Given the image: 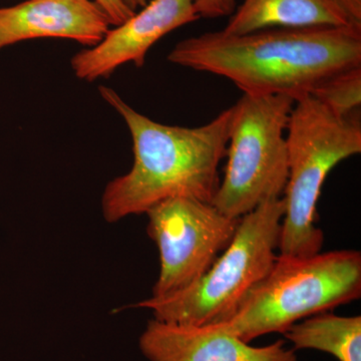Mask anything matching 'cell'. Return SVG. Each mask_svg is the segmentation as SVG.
I'll use <instances>...</instances> for the list:
<instances>
[{
    "label": "cell",
    "instance_id": "obj_1",
    "mask_svg": "<svg viewBox=\"0 0 361 361\" xmlns=\"http://www.w3.org/2000/svg\"><path fill=\"white\" fill-rule=\"evenodd\" d=\"M174 65L227 78L246 94H310L325 78L361 66V26L205 32L178 42Z\"/></svg>",
    "mask_w": 361,
    "mask_h": 361
},
{
    "label": "cell",
    "instance_id": "obj_2",
    "mask_svg": "<svg viewBox=\"0 0 361 361\" xmlns=\"http://www.w3.org/2000/svg\"><path fill=\"white\" fill-rule=\"evenodd\" d=\"M99 90L127 125L134 152L132 169L104 189L102 210L106 222L146 214L176 197L212 202L227 153L232 108L200 127H178L142 115L111 87L102 85Z\"/></svg>",
    "mask_w": 361,
    "mask_h": 361
},
{
    "label": "cell",
    "instance_id": "obj_3",
    "mask_svg": "<svg viewBox=\"0 0 361 361\" xmlns=\"http://www.w3.org/2000/svg\"><path fill=\"white\" fill-rule=\"evenodd\" d=\"M288 179L278 255L307 257L322 251L324 233L316 226L317 204L327 176L361 153L357 111L338 115L310 94L296 99L286 130Z\"/></svg>",
    "mask_w": 361,
    "mask_h": 361
},
{
    "label": "cell",
    "instance_id": "obj_4",
    "mask_svg": "<svg viewBox=\"0 0 361 361\" xmlns=\"http://www.w3.org/2000/svg\"><path fill=\"white\" fill-rule=\"evenodd\" d=\"M360 296V251L319 252L307 257L277 255L269 272L236 310L215 324L250 343L266 334H283L305 318Z\"/></svg>",
    "mask_w": 361,
    "mask_h": 361
},
{
    "label": "cell",
    "instance_id": "obj_5",
    "mask_svg": "<svg viewBox=\"0 0 361 361\" xmlns=\"http://www.w3.org/2000/svg\"><path fill=\"white\" fill-rule=\"evenodd\" d=\"M283 216V199L265 201L240 218L232 241L196 283L170 295L152 296L134 307L174 324L224 322L274 264Z\"/></svg>",
    "mask_w": 361,
    "mask_h": 361
},
{
    "label": "cell",
    "instance_id": "obj_6",
    "mask_svg": "<svg viewBox=\"0 0 361 361\" xmlns=\"http://www.w3.org/2000/svg\"><path fill=\"white\" fill-rule=\"evenodd\" d=\"M295 99L243 94L232 106L227 165L211 204L240 219L270 199L281 198L288 179L286 130Z\"/></svg>",
    "mask_w": 361,
    "mask_h": 361
},
{
    "label": "cell",
    "instance_id": "obj_7",
    "mask_svg": "<svg viewBox=\"0 0 361 361\" xmlns=\"http://www.w3.org/2000/svg\"><path fill=\"white\" fill-rule=\"evenodd\" d=\"M147 232L160 253V274L153 297L185 290L196 283L232 241L239 219L211 203L185 197L152 207Z\"/></svg>",
    "mask_w": 361,
    "mask_h": 361
},
{
    "label": "cell",
    "instance_id": "obj_8",
    "mask_svg": "<svg viewBox=\"0 0 361 361\" xmlns=\"http://www.w3.org/2000/svg\"><path fill=\"white\" fill-rule=\"evenodd\" d=\"M199 20L195 0H149L129 20L111 28L99 44L75 54L71 68L80 80L94 82L127 63L141 68L159 40Z\"/></svg>",
    "mask_w": 361,
    "mask_h": 361
},
{
    "label": "cell",
    "instance_id": "obj_9",
    "mask_svg": "<svg viewBox=\"0 0 361 361\" xmlns=\"http://www.w3.org/2000/svg\"><path fill=\"white\" fill-rule=\"evenodd\" d=\"M149 361H299L284 341L253 346L219 325H180L149 320L139 338Z\"/></svg>",
    "mask_w": 361,
    "mask_h": 361
},
{
    "label": "cell",
    "instance_id": "obj_10",
    "mask_svg": "<svg viewBox=\"0 0 361 361\" xmlns=\"http://www.w3.org/2000/svg\"><path fill=\"white\" fill-rule=\"evenodd\" d=\"M111 26L94 0H26L0 7V51L37 39H71L90 49L104 39Z\"/></svg>",
    "mask_w": 361,
    "mask_h": 361
},
{
    "label": "cell",
    "instance_id": "obj_11",
    "mask_svg": "<svg viewBox=\"0 0 361 361\" xmlns=\"http://www.w3.org/2000/svg\"><path fill=\"white\" fill-rule=\"evenodd\" d=\"M345 25H355L330 0H243L222 30L241 35L268 28Z\"/></svg>",
    "mask_w": 361,
    "mask_h": 361
},
{
    "label": "cell",
    "instance_id": "obj_12",
    "mask_svg": "<svg viewBox=\"0 0 361 361\" xmlns=\"http://www.w3.org/2000/svg\"><path fill=\"white\" fill-rule=\"evenodd\" d=\"M294 350L311 349L338 361H361V316L318 313L295 323L284 332Z\"/></svg>",
    "mask_w": 361,
    "mask_h": 361
},
{
    "label": "cell",
    "instance_id": "obj_13",
    "mask_svg": "<svg viewBox=\"0 0 361 361\" xmlns=\"http://www.w3.org/2000/svg\"><path fill=\"white\" fill-rule=\"evenodd\" d=\"M310 96L338 115L355 113L361 104V66L325 78Z\"/></svg>",
    "mask_w": 361,
    "mask_h": 361
},
{
    "label": "cell",
    "instance_id": "obj_14",
    "mask_svg": "<svg viewBox=\"0 0 361 361\" xmlns=\"http://www.w3.org/2000/svg\"><path fill=\"white\" fill-rule=\"evenodd\" d=\"M237 7V0H195L199 18H219L231 16Z\"/></svg>",
    "mask_w": 361,
    "mask_h": 361
},
{
    "label": "cell",
    "instance_id": "obj_15",
    "mask_svg": "<svg viewBox=\"0 0 361 361\" xmlns=\"http://www.w3.org/2000/svg\"><path fill=\"white\" fill-rule=\"evenodd\" d=\"M108 16L111 25L118 26L134 16L135 11L126 6L123 0H94Z\"/></svg>",
    "mask_w": 361,
    "mask_h": 361
},
{
    "label": "cell",
    "instance_id": "obj_16",
    "mask_svg": "<svg viewBox=\"0 0 361 361\" xmlns=\"http://www.w3.org/2000/svg\"><path fill=\"white\" fill-rule=\"evenodd\" d=\"M337 4L353 25L361 26V0H330Z\"/></svg>",
    "mask_w": 361,
    "mask_h": 361
},
{
    "label": "cell",
    "instance_id": "obj_17",
    "mask_svg": "<svg viewBox=\"0 0 361 361\" xmlns=\"http://www.w3.org/2000/svg\"><path fill=\"white\" fill-rule=\"evenodd\" d=\"M126 6L132 9L133 11H137V9L142 8L148 4L149 0H123Z\"/></svg>",
    "mask_w": 361,
    "mask_h": 361
}]
</instances>
